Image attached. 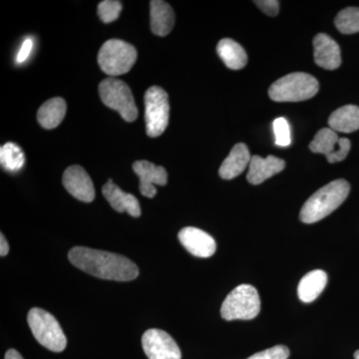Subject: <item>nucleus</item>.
Here are the masks:
<instances>
[{"instance_id": "obj_1", "label": "nucleus", "mask_w": 359, "mask_h": 359, "mask_svg": "<svg viewBox=\"0 0 359 359\" xmlns=\"http://www.w3.org/2000/svg\"><path fill=\"white\" fill-rule=\"evenodd\" d=\"M73 266L102 280L130 282L139 276V269L126 257L104 250L75 247L68 252Z\"/></svg>"}, {"instance_id": "obj_2", "label": "nucleus", "mask_w": 359, "mask_h": 359, "mask_svg": "<svg viewBox=\"0 0 359 359\" xmlns=\"http://www.w3.org/2000/svg\"><path fill=\"white\" fill-rule=\"evenodd\" d=\"M351 192V185L344 179L335 180L323 187L302 205L299 218L304 224H313L334 212Z\"/></svg>"}, {"instance_id": "obj_3", "label": "nucleus", "mask_w": 359, "mask_h": 359, "mask_svg": "<svg viewBox=\"0 0 359 359\" xmlns=\"http://www.w3.org/2000/svg\"><path fill=\"white\" fill-rule=\"evenodd\" d=\"M320 89L318 80L304 72L290 73L269 87V95L276 102H299L316 95Z\"/></svg>"}, {"instance_id": "obj_4", "label": "nucleus", "mask_w": 359, "mask_h": 359, "mask_svg": "<svg viewBox=\"0 0 359 359\" xmlns=\"http://www.w3.org/2000/svg\"><path fill=\"white\" fill-rule=\"evenodd\" d=\"M27 321L35 339L45 348L54 353L65 351L67 339L57 320L51 313L33 308L28 313Z\"/></svg>"}, {"instance_id": "obj_5", "label": "nucleus", "mask_w": 359, "mask_h": 359, "mask_svg": "<svg viewBox=\"0 0 359 359\" xmlns=\"http://www.w3.org/2000/svg\"><path fill=\"white\" fill-rule=\"evenodd\" d=\"M261 311V299L256 287L240 285L226 295L222 304V318L226 320H250Z\"/></svg>"}, {"instance_id": "obj_6", "label": "nucleus", "mask_w": 359, "mask_h": 359, "mask_svg": "<svg viewBox=\"0 0 359 359\" xmlns=\"http://www.w3.org/2000/svg\"><path fill=\"white\" fill-rule=\"evenodd\" d=\"M136 60V48L119 39L108 40L98 53V65L109 76H119L129 72Z\"/></svg>"}, {"instance_id": "obj_7", "label": "nucleus", "mask_w": 359, "mask_h": 359, "mask_svg": "<svg viewBox=\"0 0 359 359\" xmlns=\"http://www.w3.org/2000/svg\"><path fill=\"white\" fill-rule=\"evenodd\" d=\"M99 95L102 102L111 109L118 111L123 119L134 122L138 117V109L128 85L121 80L110 77L99 84Z\"/></svg>"}, {"instance_id": "obj_8", "label": "nucleus", "mask_w": 359, "mask_h": 359, "mask_svg": "<svg viewBox=\"0 0 359 359\" xmlns=\"http://www.w3.org/2000/svg\"><path fill=\"white\" fill-rule=\"evenodd\" d=\"M144 101L147 135L155 138L164 133L169 124V97L164 89L152 86L146 91Z\"/></svg>"}, {"instance_id": "obj_9", "label": "nucleus", "mask_w": 359, "mask_h": 359, "mask_svg": "<svg viewBox=\"0 0 359 359\" xmlns=\"http://www.w3.org/2000/svg\"><path fill=\"white\" fill-rule=\"evenodd\" d=\"M351 147L348 139L339 138L337 132L330 128L320 129L309 144L311 152L325 155L332 164L346 159Z\"/></svg>"}, {"instance_id": "obj_10", "label": "nucleus", "mask_w": 359, "mask_h": 359, "mask_svg": "<svg viewBox=\"0 0 359 359\" xmlns=\"http://www.w3.org/2000/svg\"><path fill=\"white\" fill-rule=\"evenodd\" d=\"M142 346L149 359L182 358L178 344L164 330H148L142 337Z\"/></svg>"}, {"instance_id": "obj_11", "label": "nucleus", "mask_w": 359, "mask_h": 359, "mask_svg": "<svg viewBox=\"0 0 359 359\" xmlns=\"http://www.w3.org/2000/svg\"><path fill=\"white\" fill-rule=\"evenodd\" d=\"M63 186L75 199L84 203L95 199L93 182L83 168L74 165L65 170L62 178Z\"/></svg>"}, {"instance_id": "obj_12", "label": "nucleus", "mask_w": 359, "mask_h": 359, "mask_svg": "<svg viewBox=\"0 0 359 359\" xmlns=\"http://www.w3.org/2000/svg\"><path fill=\"white\" fill-rule=\"evenodd\" d=\"M178 238L183 247L193 256L207 259L216 252V241L200 229L186 226L179 231Z\"/></svg>"}, {"instance_id": "obj_13", "label": "nucleus", "mask_w": 359, "mask_h": 359, "mask_svg": "<svg viewBox=\"0 0 359 359\" xmlns=\"http://www.w3.org/2000/svg\"><path fill=\"white\" fill-rule=\"evenodd\" d=\"M135 174L140 180V192L144 197L154 198L157 194L155 186H165L168 174L164 167L156 166L148 161H137L133 164Z\"/></svg>"}, {"instance_id": "obj_14", "label": "nucleus", "mask_w": 359, "mask_h": 359, "mask_svg": "<svg viewBox=\"0 0 359 359\" xmlns=\"http://www.w3.org/2000/svg\"><path fill=\"white\" fill-rule=\"evenodd\" d=\"M313 57L316 65L327 70H335L341 65L339 45L325 33L313 39Z\"/></svg>"}, {"instance_id": "obj_15", "label": "nucleus", "mask_w": 359, "mask_h": 359, "mask_svg": "<svg viewBox=\"0 0 359 359\" xmlns=\"http://www.w3.org/2000/svg\"><path fill=\"white\" fill-rule=\"evenodd\" d=\"M285 168V161L275 156L262 158L261 156L255 155L250 159L247 179L252 185H259L266 180L280 173Z\"/></svg>"}, {"instance_id": "obj_16", "label": "nucleus", "mask_w": 359, "mask_h": 359, "mask_svg": "<svg viewBox=\"0 0 359 359\" xmlns=\"http://www.w3.org/2000/svg\"><path fill=\"white\" fill-rule=\"evenodd\" d=\"M102 193L105 199L109 202L111 207L118 212H127L130 216L138 218L141 216L140 203L132 194L124 192L112 180H108L103 186Z\"/></svg>"}, {"instance_id": "obj_17", "label": "nucleus", "mask_w": 359, "mask_h": 359, "mask_svg": "<svg viewBox=\"0 0 359 359\" xmlns=\"http://www.w3.org/2000/svg\"><path fill=\"white\" fill-rule=\"evenodd\" d=\"M151 30L158 36H166L173 29L175 13L169 4L162 0L150 2Z\"/></svg>"}, {"instance_id": "obj_18", "label": "nucleus", "mask_w": 359, "mask_h": 359, "mask_svg": "<svg viewBox=\"0 0 359 359\" xmlns=\"http://www.w3.org/2000/svg\"><path fill=\"white\" fill-rule=\"evenodd\" d=\"M252 156L244 143H238L231 149L230 154L224 161L219 170V176L224 180H231L238 177L249 166Z\"/></svg>"}, {"instance_id": "obj_19", "label": "nucleus", "mask_w": 359, "mask_h": 359, "mask_svg": "<svg viewBox=\"0 0 359 359\" xmlns=\"http://www.w3.org/2000/svg\"><path fill=\"white\" fill-rule=\"evenodd\" d=\"M327 283V275L321 269H316L306 273L297 287V294L302 302L309 304L320 297Z\"/></svg>"}, {"instance_id": "obj_20", "label": "nucleus", "mask_w": 359, "mask_h": 359, "mask_svg": "<svg viewBox=\"0 0 359 359\" xmlns=\"http://www.w3.org/2000/svg\"><path fill=\"white\" fill-rule=\"evenodd\" d=\"M330 128L341 133H353L359 130V107L346 105L335 110L328 118Z\"/></svg>"}, {"instance_id": "obj_21", "label": "nucleus", "mask_w": 359, "mask_h": 359, "mask_svg": "<svg viewBox=\"0 0 359 359\" xmlns=\"http://www.w3.org/2000/svg\"><path fill=\"white\" fill-rule=\"evenodd\" d=\"M67 105L65 99L52 98L39 108L37 119L45 129H54L65 119Z\"/></svg>"}, {"instance_id": "obj_22", "label": "nucleus", "mask_w": 359, "mask_h": 359, "mask_svg": "<svg viewBox=\"0 0 359 359\" xmlns=\"http://www.w3.org/2000/svg\"><path fill=\"white\" fill-rule=\"evenodd\" d=\"M217 52L226 67L230 69L240 70L247 65V52L233 39H222L217 46Z\"/></svg>"}, {"instance_id": "obj_23", "label": "nucleus", "mask_w": 359, "mask_h": 359, "mask_svg": "<svg viewBox=\"0 0 359 359\" xmlns=\"http://www.w3.org/2000/svg\"><path fill=\"white\" fill-rule=\"evenodd\" d=\"M0 162H1L2 168L6 171L15 173V172L20 171L25 165V153L21 150L20 146L8 142L0 149Z\"/></svg>"}, {"instance_id": "obj_24", "label": "nucleus", "mask_w": 359, "mask_h": 359, "mask_svg": "<svg viewBox=\"0 0 359 359\" xmlns=\"http://www.w3.org/2000/svg\"><path fill=\"white\" fill-rule=\"evenodd\" d=\"M334 25L339 32L344 34H353L359 32V8L347 7L337 14Z\"/></svg>"}, {"instance_id": "obj_25", "label": "nucleus", "mask_w": 359, "mask_h": 359, "mask_svg": "<svg viewBox=\"0 0 359 359\" xmlns=\"http://www.w3.org/2000/svg\"><path fill=\"white\" fill-rule=\"evenodd\" d=\"M122 4L118 0H104L98 6V15L104 23L113 22L119 18Z\"/></svg>"}, {"instance_id": "obj_26", "label": "nucleus", "mask_w": 359, "mask_h": 359, "mask_svg": "<svg viewBox=\"0 0 359 359\" xmlns=\"http://www.w3.org/2000/svg\"><path fill=\"white\" fill-rule=\"evenodd\" d=\"M276 144L280 147H289L292 143L289 122L285 118H278L273 122Z\"/></svg>"}, {"instance_id": "obj_27", "label": "nucleus", "mask_w": 359, "mask_h": 359, "mask_svg": "<svg viewBox=\"0 0 359 359\" xmlns=\"http://www.w3.org/2000/svg\"><path fill=\"white\" fill-rule=\"evenodd\" d=\"M290 351L287 346H276L250 356L247 359H287Z\"/></svg>"}, {"instance_id": "obj_28", "label": "nucleus", "mask_w": 359, "mask_h": 359, "mask_svg": "<svg viewBox=\"0 0 359 359\" xmlns=\"http://www.w3.org/2000/svg\"><path fill=\"white\" fill-rule=\"evenodd\" d=\"M255 4L269 16L278 15L280 11V2L276 0H261V1H255Z\"/></svg>"}, {"instance_id": "obj_29", "label": "nucleus", "mask_w": 359, "mask_h": 359, "mask_svg": "<svg viewBox=\"0 0 359 359\" xmlns=\"http://www.w3.org/2000/svg\"><path fill=\"white\" fill-rule=\"evenodd\" d=\"M33 48V40L32 39H26L23 41L22 46L20 47L18 51V57H16V62L23 63L26 59L29 57Z\"/></svg>"}, {"instance_id": "obj_30", "label": "nucleus", "mask_w": 359, "mask_h": 359, "mask_svg": "<svg viewBox=\"0 0 359 359\" xmlns=\"http://www.w3.org/2000/svg\"><path fill=\"white\" fill-rule=\"evenodd\" d=\"M9 252V245L4 233L0 236V256L6 257Z\"/></svg>"}, {"instance_id": "obj_31", "label": "nucleus", "mask_w": 359, "mask_h": 359, "mask_svg": "<svg viewBox=\"0 0 359 359\" xmlns=\"http://www.w3.org/2000/svg\"><path fill=\"white\" fill-rule=\"evenodd\" d=\"M6 359H23V358L15 349H9L6 354Z\"/></svg>"}, {"instance_id": "obj_32", "label": "nucleus", "mask_w": 359, "mask_h": 359, "mask_svg": "<svg viewBox=\"0 0 359 359\" xmlns=\"http://www.w3.org/2000/svg\"><path fill=\"white\" fill-rule=\"evenodd\" d=\"M354 358L359 359V351H356V353H354Z\"/></svg>"}]
</instances>
